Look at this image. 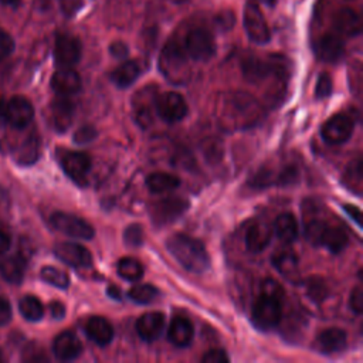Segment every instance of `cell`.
Returning a JSON list of instances; mask_svg holds the SVG:
<instances>
[{
    "mask_svg": "<svg viewBox=\"0 0 363 363\" xmlns=\"http://www.w3.org/2000/svg\"><path fill=\"white\" fill-rule=\"evenodd\" d=\"M262 109L258 101L245 92H233L218 101L217 118L225 130L254 126L261 119Z\"/></svg>",
    "mask_w": 363,
    "mask_h": 363,
    "instance_id": "6da1fadb",
    "label": "cell"
},
{
    "mask_svg": "<svg viewBox=\"0 0 363 363\" xmlns=\"http://www.w3.org/2000/svg\"><path fill=\"white\" fill-rule=\"evenodd\" d=\"M166 245L173 258L187 271L201 274L208 269L210 257L206 247L199 240L186 234H174L167 240Z\"/></svg>",
    "mask_w": 363,
    "mask_h": 363,
    "instance_id": "7a4b0ae2",
    "label": "cell"
},
{
    "mask_svg": "<svg viewBox=\"0 0 363 363\" xmlns=\"http://www.w3.org/2000/svg\"><path fill=\"white\" fill-rule=\"evenodd\" d=\"M159 69L163 77L174 84L183 85L190 79L191 71L187 61V54L176 41H169L159 57Z\"/></svg>",
    "mask_w": 363,
    "mask_h": 363,
    "instance_id": "3957f363",
    "label": "cell"
},
{
    "mask_svg": "<svg viewBox=\"0 0 363 363\" xmlns=\"http://www.w3.org/2000/svg\"><path fill=\"white\" fill-rule=\"evenodd\" d=\"M244 77L250 82H261L268 77H284L286 72L285 58L281 55H271L268 58L248 57L242 62Z\"/></svg>",
    "mask_w": 363,
    "mask_h": 363,
    "instance_id": "277c9868",
    "label": "cell"
},
{
    "mask_svg": "<svg viewBox=\"0 0 363 363\" xmlns=\"http://www.w3.org/2000/svg\"><path fill=\"white\" fill-rule=\"evenodd\" d=\"M282 318L281 301L261 295L252 305L251 320L259 330H268L275 328Z\"/></svg>",
    "mask_w": 363,
    "mask_h": 363,
    "instance_id": "5b68a950",
    "label": "cell"
},
{
    "mask_svg": "<svg viewBox=\"0 0 363 363\" xmlns=\"http://www.w3.org/2000/svg\"><path fill=\"white\" fill-rule=\"evenodd\" d=\"M184 51L194 61H207L216 52L213 34L206 28H193L184 40Z\"/></svg>",
    "mask_w": 363,
    "mask_h": 363,
    "instance_id": "8992f818",
    "label": "cell"
},
{
    "mask_svg": "<svg viewBox=\"0 0 363 363\" xmlns=\"http://www.w3.org/2000/svg\"><path fill=\"white\" fill-rule=\"evenodd\" d=\"M52 227L60 233L79 240H91L95 235L94 227L81 217L68 214L64 211H57L50 218Z\"/></svg>",
    "mask_w": 363,
    "mask_h": 363,
    "instance_id": "52a82bcc",
    "label": "cell"
},
{
    "mask_svg": "<svg viewBox=\"0 0 363 363\" xmlns=\"http://www.w3.org/2000/svg\"><path fill=\"white\" fill-rule=\"evenodd\" d=\"M244 28L248 38L255 44H265L271 34L261 9L255 0H248L244 7Z\"/></svg>",
    "mask_w": 363,
    "mask_h": 363,
    "instance_id": "ba28073f",
    "label": "cell"
},
{
    "mask_svg": "<svg viewBox=\"0 0 363 363\" xmlns=\"http://www.w3.org/2000/svg\"><path fill=\"white\" fill-rule=\"evenodd\" d=\"M353 129L354 123L349 115L336 113L322 125L320 136L329 145H340L352 136Z\"/></svg>",
    "mask_w": 363,
    "mask_h": 363,
    "instance_id": "9c48e42d",
    "label": "cell"
},
{
    "mask_svg": "<svg viewBox=\"0 0 363 363\" xmlns=\"http://www.w3.org/2000/svg\"><path fill=\"white\" fill-rule=\"evenodd\" d=\"M156 112L167 123H176L186 118L187 104L177 92H164L156 98Z\"/></svg>",
    "mask_w": 363,
    "mask_h": 363,
    "instance_id": "30bf717a",
    "label": "cell"
},
{
    "mask_svg": "<svg viewBox=\"0 0 363 363\" xmlns=\"http://www.w3.org/2000/svg\"><path fill=\"white\" fill-rule=\"evenodd\" d=\"M81 43L69 34H60L54 45V60L60 68H71L81 58Z\"/></svg>",
    "mask_w": 363,
    "mask_h": 363,
    "instance_id": "8fae6325",
    "label": "cell"
},
{
    "mask_svg": "<svg viewBox=\"0 0 363 363\" xmlns=\"http://www.w3.org/2000/svg\"><path fill=\"white\" fill-rule=\"evenodd\" d=\"M6 122L16 129L26 128L34 118V108L31 102L21 95H16L4 105Z\"/></svg>",
    "mask_w": 363,
    "mask_h": 363,
    "instance_id": "7c38bea8",
    "label": "cell"
},
{
    "mask_svg": "<svg viewBox=\"0 0 363 363\" xmlns=\"http://www.w3.org/2000/svg\"><path fill=\"white\" fill-rule=\"evenodd\" d=\"M61 167L72 182L84 186L86 184L88 173L91 170V159L82 152H64L61 156Z\"/></svg>",
    "mask_w": 363,
    "mask_h": 363,
    "instance_id": "4fadbf2b",
    "label": "cell"
},
{
    "mask_svg": "<svg viewBox=\"0 0 363 363\" xmlns=\"http://www.w3.org/2000/svg\"><path fill=\"white\" fill-rule=\"evenodd\" d=\"M187 208L189 201L177 197H170L155 203L150 208V216L156 225H166L177 220Z\"/></svg>",
    "mask_w": 363,
    "mask_h": 363,
    "instance_id": "5bb4252c",
    "label": "cell"
},
{
    "mask_svg": "<svg viewBox=\"0 0 363 363\" xmlns=\"http://www.w3.org/2000/svg\"><path fill=\"white\" fill-rule=\"evenodd\" d=\"M156 89L153 86H146L140 89L133 98V113L135 121L142 128H147L153 122V109H156Z\"/></svg>",
    "mask_w": 363,
    "mask_h": 363,
    "instance_id": "9a60e30c",
    "label": "cell"
},
{
    "mask_svg": "<svg viewBox=\"0 0 363 363\" xmlns=\"http://www.w3.org/2000/svg\"><path fill=\"white\" fill-rule=\"evenodd\" d=\"M55 257L74 268H89L92 265L91 252L77 242H60L54 247Z\"/></svg>",
    "mask_w": 363,
    "mask_h": 363,
    "instance_id": "2e32d148",
    "label": "cell"
},
{
    "mask_svg": "<svg viewBox=\"0 0 363 363\" xmlns=\"http://www.w3.org/2000/svg\"><path fill=\"white\" fill-rule=\"evenodd\" d=\"M75 106L67 96L58 95L50 106V121L57 132H65L72 123Z\"/></svg>",
    "mask_w": 363,
    "mask_h": 363,
    "instance_id": "e0dca14e",
    "label": "cell"
},
{
    "mask_svg": "<svg viewBox=\"0 0 363 363\" xmlns=\"http://www.w3.org/2000/svg\"><path fill=\"white\" fill-rule=\"evenodd\" d=\"M52 352L58 360H74L81 354L82 343L74 332L65 330L54 339Z\"/></svg>",
    "mask_w": 363,
    "mask_h": 363,
    "instance_id": "ac0fdd59",
    "label": "cell"
},
{
    "mask_svg": "<svg viewBox=\"0 0 363 363\" xmlns=\"http://www.w3.org/2000/svg\"><path fill=\"white\" fill-rule=\"evenodd\" d=\"M316 57L325 62H336L343 57L345 44L337 34H323L315 45Z\"/></svg>",
    "mask_w": 363,
    "mask_h": 363,
    "instance_id": "d6986e66",
    "label": "cell"
},
{
    "mask_svg": "<svg viewBox=\"0 0 363 363\" xmlns=\"http://www.w3.org/2000/svg\"><path fill=\"white\" fill-rule=\"evenodd\" d=\"M315 345L320 353H326V354L340 353L346 349L347 336L343 329L328 328L316 336Z\"/></svg>",
    "mask_w": 363,
    "mask_h": 363,
    "instance_id": "ffe728a7",
    "label": "cell"
},
{
    "mask_svg": "<svg viewBox=\"0 0 363 363\" xmlns=\"http://www.w3.org/2000/svg\"><path fill=\"white\" fill-rule=\"evenodd\" d=\"M51 88L61 96L74 95L81 89V77L72 68H60L51 78Z\"/></svg>",
    "mask_w": 363,
    "mask_h": 363,
    "instance_id": "44dd1931",
    "label": "cell"
},
{
    "mask_svg": "<svg viewBox=\"0 0 363 363\" xmlns=\"http://www.w3.org/2000/svg\"><path fill=\"white\" fill-rule=\"evenodd\" d=\"M163 328H164V316L160 312L143 313L136 322V332L146 342H153L155 339H157Z\"/></svg>",
    "mask_w": 363,
    "mask_h": 363,
    "instance_id": "7402d4cb",
    "label": "cell"
},
{
    "mask_svg": "<svg viewBox=\"0 0 363 363\" xmlns=\"http://www.w3.org/2000/svg\"><path fill=\"white\" fill-rule=\"evenodd\" d=\"M85 333L94 343L105 346L113 337V328L108 319L102 316H92L85 323Z\"/></svg>",
    "mask_w": 363,
    "mask_h": 363,
    "instance_id": "603a6c76",
    "label": "cell"
},
{
    "mask_svg": "<svg viewBox=\"0 0 363 363\" xmlns=\"http://www.w3.org/2000/svg\"><path fill=\"white\" fill-rule=\"evenodd\" d=\"M194 335V329L191 322L187 318L176 316L169 325L167 337L177 347H186L191 343Z\"/></svg>",
    "mask_w": 363,
    "mask_h": 363,
    "instance_id": "cb8c5ba5",
    "label": "cell"
},
{
    "mask_svg": "<svg viewBox=\"0 0 363 363\" xmlns=\"http://www.w3.org/2000/svg\"><path fill=\"white\" fill-rule=\"evenodd\" d=\"M26 259L21 255L6 257L0 261V275L4 281L13 285L21 284L26 272Z\"/></svg>",
    "mask_w": 363,
    "mask_h": 363,
    "instance_id": "d4e9b609",
    "label": "cell"
},
{
    "mask_svg": "<svg viewBox=\"0 0 363 363\" xmlns=\"http://www.w3.org/2000/svg\"><path fill=\"white\" fill-rule=\"evenodd\" d=\"M335 30L343 35H357L362 31L360 16L350 9H342L333 18Z\"/></svg>",
    "mask_w": 363,
    "mask_h": 363,
    "instance_id": "484cf974",
    "label": "cell"
},
{
    "mask_svg": "<svg viewBox=\"0 0 363 363\" xmlns=\"http://www.w3.org/2000/svg\"><path fill=\"white\" fill-rule=\"evenodd\" d=\"M272 231L265 223L252 224L245 234V247L251 252H261L271 241Z\"/></svg>",
    "mask_w": 363,
    "mask_h": 363,
    "instance_id": "4316f807",
    "label": "cell"
},
{
    "mask_svg": "<svg viewBox=\"0 0 363 363\" xmlns=\"http://www.w3.org/2000/svg\"><path fill=\"white\" fill-rule=\"evenodd\" d=\"M274 233L275 235L286 242L291 244L298 237V223L292 213H282L274 221Z\"/></svg>",
    "mask_w": 363,
    "mask_h": 363,
    "instance_id": "83f0119b",
    "label": "cell"
},
{
    "mask_svg": "<svg viewBox=\"0 0 363 363\" xmlns=\"http://www.w3.org/2000/svg\"><path fill=\"white\" fill-rule=\"evenodd\" d=\"M140 75V67L136 61H125L121 64L112 74L111 79L112 82L119 88H126L132 85L138 77Z\"/></svg>",
    "mask_w": 363,
    "mask_h": 363,
    "instance_id": "f1b7e54d",
    "label": "cell"
},
{
    "mask_svg": "<svg viewBox=\"0 0 363 363\" xmlns=\"http://www.w3.org/2000/svg\"><path fill=\"white\" fill-rule=\"evenodd\" d=\"M180 179L172 173L164 172H156L146 177V187L152 193H164L172 191L176 187H179Z\"/></svg>",
    "mask_w": 363,
    "mask_h": 363,
    "instance_id": "f546056e",
    "label": "cell"
},
{
    "mask_svg": "<svg viewBox=\"0 0 363 363\" xmlns=\"http://www.w3.org/2000/svg\"><path fill=\"white\" fill-rule=\"evenodd\" d=\"M40 156V139L37 135H31L28 136L16 150V162L27 166V164H33Z\"/></svg>",
    "mask_w": 363,
    "mask_h": 363,
    "instance_id": "4dcf8cb0",
    "label": "cell"
},
{
    "mask_svg": "<svg viewBox=\"0 0 363 363\" xmlns=\"http://www.w3.org/2000/svg\"><path fill=\"white\" fill-rule=\"evenodd\" d=\"M320 245L326 247L330 252H340L347 245V234L343 228L328 224L323 231Z\"/></svg>",
    "mask_w": 363,
    "mask_h": 363,
    "instance_id": "1f68e13d",
    "label": "cell"
},
{
    "mask_svg": "<svg viewBox=\"0 0 363 363\" xmlns=\"http://www.w3.org/2000/svg\"><path fill=\"white\" fill-rule=\"evenodd\" d=\"M342 183L352 190L354 194L362 193V183H363V166H362V159L357 157L349 166L346 167V172L343 174Z\"/></svg>",
    "mask_w": 363,
    "mask_h": 363,
    "instance_id": "d6a6232c",
    "label": "cell"
},
{
    "mask_svg": "<svg viewBox=\"0 0 363 363\" xmlns=\"http://www.w3.org/2000/svg\"><path fill=\"white\" fill-rule=\"evenodd\" d=\"M18 311L26 320L37 322L44 315V306L41 301L33 295H26L18 302Z\"/></svg>",
    "mask_w": 363,
    "mask_h": 363,
    "instance_id": "836d02e7",
    "label": "cell"
},
{
    "mask_svg": "<svg viewBox=\"0 0 363 363\" xmlns=\"http://www.w3.org/2000/svg\"><path fill=\"white\" fill-rule=\"evenodd\" d=\"M116 269H118L119 277L129 282H136L143 277L142 264L136 258H132V257L121 258L116 265Z\"/></svg>",
    "mask_w": 363,
    "mask_h": 363,
    "instance_id": "e575fe53",
    "label": "cell"
},
{
    "mask_svg": "<svg viewBox=\"0 0 363 363\" xmlns=\"http://www.w3.org/2000/svg\"><path fill=\"white\" fill-rule=\"evenodd\" d=\"M272 264L284 275L295 274L298 268V257L291 250H281L272 257Z\"/></svg>",
    "mask_w": 363,
    "mask_h": 363,
    "instance_id": "d590c367",
    "label": "cell"
},
{
    "mask_svg": "<svg viewBox=\"0 0 363 363\" xmlns=\"http://www.w3.org/2000/svg\"><path fill=\"white\" fill-rule=\"evenodd\" d=\"M159 295V291L156 286L150 285V284H140V285H135L129 289L128 296L140 305H146L153 302Z\"/></svg>",
    "mask_w": 363,
    "mask_h": 363,
    "instance_id": "8d00e7d4",
    "label": "cell"
},
{
    "mask_svg": "<svg viewBox=\"0 0 363 363\" xmlns=\"http://www.w3.org/2000/svg\"><path fill=\"white\" fill-rule=\"evenodd\" d=\"M40 277L44 282H47L52 286L61 288V289H65L69 285V277L64 271H61L55 267H51V265L43 267L40 271Z\"/></svg>",
    "mask_w": 363,
    "mask_h": 363,
    "instance_id": "74e56055",
    "label": "cell"
},
{
    "mask_svg": "<svg viewBox=\"0 0 363 363\" xmlns=\"http://www.w3.org/2000/svg\"><path fill=\"white\" fill-rule=\"evenodd\" d=\"M326 223L320 218L309 220L305 225V237L312 245H320V240L323 235V231L326 228Z\"/></svg>",
    "mask_w": 363,
    "mask_h": 363,
    "instance_id": "f35d334b",
    "label": "cell"
},
{
    "mask_svg": "<svg viewBox=\"0 0 363 363\" xmlns=\"http://www.w3.org/2000/svg\"><path fill=\"white\" fill-rule=\"evenodd\" d=\"M123 241L128 247H140L143 244V230L139 224H130L123 231Z\"/></svg>",
    "mask_w": 363,
    "mask_h": 363,
    "instance_id": "ab89813d",
    "label": "cell"
},
{
    "mask_svg": "<svg viewBox=\"0 0 363 363\" xmlns=\"http://www.w3.org/2000/svg\"><path fill=\"white\" fill-rule=\"evenodd\" d=\"M332 78L329 74L326 72H322L319 77H318V81H316V86H315V96L319 98V99H325L328 96H330L332 94Z\"/></svg>",
    "mask_w": 363,
    "mask_h": 363,
    "instance_id": "60d3db41",
    "label": "cell"
},
{
    "mask_svg": "<svg viewBox=\"0 0 363 363\" xmlns=\"http://www.w3.org/2000/svg\"><path fill=\"white\" fill-rule=\"evenodd\" d=\"M326 294H328V288H326V285L320 279L315 278V279L309 281V284H308V295H309V298L313 302H320L322 299H325Z\"/></svg>",
    "mask_w": 363,
    "mask_h": 363,
    "instance_id": "b9f144b4",
    "label": "cell"
},
{
    "mask_svg": "<svg viewBox=\"0 0 363 363\" xmlns=\"http://www.w3.org/2000/svg\"><path fill=\"white\" fill-rule=\"evenodd\" d=\"M96 138V130L92 125H84L74 133V142L77 145H85L89 143Z\"/></svg>",
    "mask_w": 363,
    "mask_h": 363,
    "instance_id": "7bdbcfd3",
    "label": "cell"
},
{
    "mask_svg": "<svg viewBox=\"0 0 363 363\" xmlns=\"http://www.w3.org/2000/svg\"><path fill=\"white\" fill-rule=\"evenodd\" d=\"M261 295L264 296H271L275 299H282L284 291L281 288V285L278 282H275L274 279H265L261 285Z\"/></svg>",
    "mask_w": 363,
    "mask_h": 363,
    "instance_id": "ee69618b",
    "label": "cell"
},
{
    "mask_svg": "<svg viewBox=\"0 0 363 363\" xmlns=\"http://www.w3.org/2000/svg\"><path fill=\"white\" fill-rule=\"evenodd\" d=\"M13 51H14L13 37L9 33L0 30V61L6 60Z\"/></svg>",
    "mask_w": 363,
    "mask_h": 363,
    "instance_id": "f6af8a7d",
    "label": "cell"
},
{
    "mask_svg": "<svg viewBox=\"0 0 363 363\" xmlns=\"http://www.w3.org/2000/svg\"><path fill=\"white\" fill-rule=\"evenodd\" d=\"M230 360L228 354L223 349H211L203 357V363H227Z\"/></svg>",
    "mask_w": 363,
    "mask_h": 363,
    "instance_id": "bcb514c9",
    "label": "cell"
},
{
    "mask_svg": "<svg viewBox=\"0 0 363 363\" xmlns=\"http://www.w3.org/2000/svg\"><path fill=\"white\" fill-rule=\"evenodd\" d=\"M234 21H235L234 14H233V11H230V10H224V11L218 13V14L214 17L216 26H217L218 28H221V30H230V28L234 26Z\"/></svg>",
    "mask_w": 363,
    "mask_h": 363,
    "instance_id": "7dc6e473",
    "label": "cell"
},
{
    "mask_svg": "<svg viewBox=\"0 0 363 363\" xmlns=\"http://www.w3.org/2000/svg\"><path fill=\"white\" fill-rule=\"evenodd\" d=\"M349 306L354 313H362L363 311V291L362 286H356L349 298Z\"/></svg>",
    "mask_w": 363,
    "mask_h": 363,
    "instance_id": "c3c4849f",
    "label": "cell"
},
{
    "mask_svg": "<svg viewBox=\"0 0 363 363\" xmlns=\"http://www.w3.org/2000/svg\"><path fill=\"white\" fill-rule=\"evenodd\" d=\"M296 177H298V169H296L295 166H286V167L279 173L278 183L286 186V184L295 183V182H296Z\"/></svg>",
    "mask_w": 363,
    "mask_h": 363,
    "instance_id": "681fc988",
    "label": "cell"
},
{
    "mask_svg": "<svg viewBox=\"0 0 363 363\" xmlns=\"http://www.w3.org/2000/svg\"><path fill=\"white\" fill-rule=\"evenodd\" d=\"M58 3L62 13L68 17L74 16L82 7V0H58Z\"/></svg>",
    "mask_w": 363,
    "mask_h": 363,
    "instance_id": "f907efd6",
    "label": "cell"
},
{
    "mask_svg": "<svg viewBox=\"0 0 363 363\" xmlns=\"http://www.w3.org/2000/svg\"><path fill=\"white\" fill-rule=\"evenodd\" d=\"M109 52L111 55H113L115 58H126L128 54H129V48L128 45L123 43V41H113L111 45H109Z\"/></svg>",
    "mask_w": 363,
    "mask_h": 363,
    "instance_id": "816d5d0a",
    "label": "cell"
},
{
    "mask_svg": "<svg viewBox=\"0 0 363 363\" xmlns=\"http://www.w3.org/2000/svg\"><path fill=\"white\" fill-rule=\"evenodd\" d=\"M11 306H10V302L0 296V326H4L10 322L11 319Z\"/></svg>",
    "mask_w": 363,
    "mask_h": 363,
    "instance_id": "f5cc1de1",
    "label": "cell"
},
{
    "mask_svg": "<svg viewBox=\"0 0 363 363\" xmlns=\"http://www.w3.org/2000/svg\"><path fill=\"white\" fill-rule=\"evenodd\" d=\"M343 210L346 211V214L359 225L362 227V210L356 206H352V204H345L343 206Z\"/></svg>",
    "mask_w": 363,
    "mask_h": 363,
    "instance_id": "db71d44e",
    "label": "cell"
},
{
    "mask_svg": "<svg viewBox=\"0 0 363 363\" xmlns=\"http://www.w3.org/2000/svg\"><path fill=\"white\" fill-rule=\"evenodd\" d=\"M50 313L54 319H62L65 316V306L60 301H52L50 303Z\"/></svg>",
    "mask_w": 363,
    "mask_h": 363,
    "instance_id": "11a10c76",
    "label": "cell"
},
{
    "mask_svg": "<svg viewBox=\"0 0 363 363\" xmlns=\"http://www.w3.org/2000/svg\"><path fill=\"white\" fill-rule=\"evenodd\" d=\"M10 235L0 230V255H3L10 248Z\"/></svg>",
    "mask_w": 363,
    "mask_h": 363,
    "instance_id": "9f6ffc18",
    "label": "cell"
},
{
    "mask_svg": "<svg viewBox=\"0 0 363 363\" xmlns=\"http://www.w3.org/2000/svg\"><path fill=\"white\" fill-rule=\"evenodd\" d=\"M106 292H108V295L111 296V298H113V299H121L122 296V294H121V291H119V288L118 286H109L108 289H106Z\"/></svg>",
    "mask_w": 363,
    "mask_h": 363,
    "instance_id": "6f0895ef",
    "label": "cell"
},
{
    "mask_svg": "<svg viewBox=\"0 0 363 363\" xmlns=\"http://www.w3.org/2000/svg\"><path fill=\"white\" fill-rule=\"evenodd\" d=\"M4 105L6 102L3 99H0V126L3 122H6V116H4Z\"/></svg>",
    "mask_w": 363,
    "mask_h": 363,
    "instance_id": "680465c9",
    "label": "cell"
},
{
    "mask_svg": "<svg viewBox=\"0 0 363 363\" xmlns=\"http://www.w3.org/2000/svg\"><path fill=\"white\" fill-rule=\"evenodd\" d=\"M37 1V4L41 7V9H47V7H50V4H51V0H35Z\"/></svg>",
    "mask_w": 363,
    "mask_h": 363,
    "instance_id": "91938a15",
    "label": "cell"
},
{
    "mask_svg": "<svg viewBox=\"0 0 363 363\" xmlns=\"http://www.w3.org/2000/svg\"><path fill=\"white\" fill-rule=\"evenodd\" d=\"M1 4H6V6H17L20 3V0H0Z\"/></svg>",
    "mask_w": 363,
    "mask_h": 363,
    "instance_id": "94428289",
    "label": "cell"
},
{
    "mask_svg": "<svg viewBox=\"0 0 363 363\" xmlns=\"http://www.w3.org/2000/svg\"><path fill=\"white\" fill-rule=\"evenodd\" d=\"M262 1H264L267 6H274L277 0H262Z\"/></svg>",
    "mask_w": 363,
    "mask_h": 363,
    "instance_id": "6125c7cd",
    "label": "cell"
},
{
    "mask_svg": "<svg viewBox=\"0 0 363 363\" xmlns=\"http://www.w3.org/2000/svg\"><path fill=\"white\" fill-rule=\"evenodd\" d=\"M172 1H174V3H183V1H186V0H172Z\"/></svg>",
    "mask_w": 363,
    "mask_h": 363,
    "instance_id": "be15d7a7",
    "label": "cell"
},
{
    "mask_svg": "<svg viewBox=\"0 0 363 363\" xmlns=\"http://www.w3.org/2000/svg\"><path fill=\"white\" fill-rule=\"evenodd\" d=\"M0 360H1V352H0Z\"/></svg>",
    "mask_w": 363,
    "mask_h": 363,
    "instance_id": "e7e4bbea",
    "label": "cell"
}]
</instances>
